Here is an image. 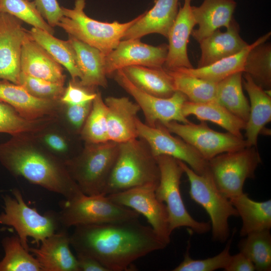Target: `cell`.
I'll list each match as a JSON object with an SVG mask.
<instances>
[{
    "label": "cell",
    "mask_w": 271,
    "mask_h": 271,
    "mask_svg": "<svg viewBox=\"0 0 271 271\" xmlns=\"http://www.w3.org/2000/svg\"><path fill=\"white\" fill-rule=\"evenodd\" d=\"M29 34L61 66L64 67L71 75L72 80L81 77L75 51L68 40L64 41L40 29L32 28Z\"/></svg>",
    "instance_id": "cell-32"
},
{
    "label": "cell",
    "mask_w": 271,
    "mask_h": 271,
    "mask_svg": "<svg viewBox=\"0 0 271 271\" xmlns=\"http://www.w3.org/2000/svg\"><path fill=\"white\" fill-rule=\"evenodd\" d=\"M26 31L21 20L9 14L0 13V79L18 84Z\"/></svg>",
    "instance_id": "cell-16"
},
{
    "label": "cell",
    "mask_w": 271,
    "mask_h": 271,
    "mask_svg": "<svg viewBox=\"0 0 271 271\" xmlns=\"http://www.w3.org/2000/svg\"><path fill=\"white\" fill-rule=\"evenodd\" d=\"M270 32L263 35L242 51L233 55L218 60L210 65L197 68L179 67L177 69L185 74L218 83L229 76L242 72L247 55L254 46L265 42L270 37Z\"/></svg>",
    "instance_id": "cell-27"
},
{
    "label": "cell",
    "mask_w": 271,
    "mask_h": 271,
    "mask_svg": "<svg viewBox=\"0 0 271 271\" xmlns=\"http://www.w3.org/2000/svg\"><path fill=\"white\" fill-rule=\"evenodd\" d=\"M58 215L60 225L68 229L78 225L138 219L140 214L112 201L107 196L82 193L72 199H65Z\"/></svg>",
    "instance_id": "cell-8"
},
{
    "label": "cell",
    "mask_w": 271,
    "mask_h": 271,
    "mask_svg": "<svg viewBox=\"0 0 271 271\" xmlns=\"http://www.w3.org/2000/svg\"><path fill=\"white\" fill-rule=\"evenodd\" d=\"M171 133L183 140L195 149L206 160L227 152L248 146L243 138L230 132H220L210 128L205 121L199 124L171 121L162 124Z\"/></svg>",
    "instance_id": "cell-11"
},
{
    "label": "cell",
    "mask_w": 271,
    "mask_h": 271,
    "mask_svg": "<svg viewBox=\"0 0 271 271\" xmlns=\"http://www.w3.org/2000/svg\"><path fill=\"white\" fill-rule=\"evenodd\" d=\"M54 119V116L34 120L26 119L11 106L0 101V132L12 136L33 134L44 130Z\"/></svg>",
    "instance_id": "cell-34"
},
{
    "label": "cell",
    "mask_w": 271,
    "mask_h": 271,
    "mask_svg": "<svg viewBox=\"0 0 271 271\" xmlns=\"http://www.w3.org/2000/svg\"><path fill=\"white\" fill-rule=\"evenodd\" d=\"M225 271H254L255 268L251 261L244 254L239 252L231 255Z\"/></svg>",
    "instance_id": "cell-45"
},
{
    "label": "cell",
    "mask_w": 271,
    "mask_h": 271,
    "mask_svg": "<svg viewBox=\"0 0 271 271\" xmlns=\"http://www.w3.org/2000/svg\"><path fill=\"white\" fill-rule=\"evenodd\" d=\"M0 12L9 14L34 28L44 30L52 35L51 27L42 17L34 1L29 0H0Z\"/></svg>",
    "instance_id": "cell-39"
},
{
    "label": "cell",
    "mask_w": 271,
    "mask_h": 271,
    "mask_svg": "<svg viewBox=\"0 0 271 271\" xmlns=\"http://www.w3.org/2000/svg\"><path fill=\"white\" fill-rule=\"evenodd\" d=\"M118 151L111 141L86 143L77 156L64 161L65 166L81 191L86 195H103Z\"/></svg>",
    "instance_id": "cell-4"
},
{
    "label": "cell",
    "mask_w": 271,
    "mask_h": 271,
    "mask_svg": "<svg viewBox=\"0 0 271 271\" xmlns=\"http://www.w3.org/2000/svg\"><path fill=\"white\" fill-rule=\"evenodd\" d=\"M242 72L235 73L217 84L215 100L246 123L250 105L243 92Z\"/></svg>",
    "instance_id": "cell-31"
},
{
    "label": "cell",
    "mask_w": 271,
    "mask_h": 271,
    "mask_svg": "<svg viewBox=\"0 0 271 271\" xmlns=\"http://www.w3.org/2000/svg\"><path fill=\"white\" fill-rule=\"evenodd\" d=\"M12 193L13 197L3 196L4 211L0 214V224L13 227L23 246L29 251V237L39 245L58 230L61 225L58 213L50 211L42 215L26 203L18 189H13Z\"/></svg>",
    "instance_id": "cell-6"
},
{
    "label": "cell",
    "mask_w": 271,
    "mask_h": 271,
    "mask_svg": "<svg viewBox=\"0 0 271 271\" xmlns=\"http://www.w3.org/2000/svg\"><path fill=\"white\" fill-rule=\"evenodd\" d=\"M239 32V26L233 19L225 32L217 30L201 41L199 43L201 55L197 67L236 54L246 47L249 44L241 37Z\"/></svg>",
    "instance_id": "cell-24"
},
{
    "label": "cell",
    "mask_w": 271,
    "mask_h": 271,
    "mask_svg": "<svg viewBox=\"0 0 271 271\" xmlns=\"http://www.w3.org/2000/svg\"><path fill=\"white\" fill-rule=\"evenodd\" d=\"M70 234L63 227L29 251L37 259L42 271H79L76 256L70 249Z\"/></svg>",
    "instance_id": "cell-17"
},
{
    "label": "cell",
    "mask_w": 271,
    "mask_h": 271,
    "mask_svg": "<svg viewBox=\"0 0 271 271\" xmlns=\"http://www.w3.org/2000/svg\"><path fill=\"white\" fill-rule=\"evenodd\" d=\"M37 98L60 101L64 85L27 75L21 72L18 84Z\"/></svg>",
    "instance_id": "cell-41"
},
{
    "label": "cell",
    "mask_w": 271,
    "mask_h": 271,
    "mask_svg": "<svg viewBox=\"0 0 271 271\" xmlns=\"http://www.w3.org/2000/svg\"><path fill=\"white\" fill-rule=\"evenodd\" d=\"M208 168L218 189L230 199L242 194L245 181L254 179L261 163L256 147L218 155L208 161Z\"/></svg>",
    "instance_id": "cell-10"
},
{
    "label": "cell",
    "mask_w": 271,
    "mask_h": 271,
    "mask_svg": "<svg viewBox=\"0 0 271 271\" xmlns=\"http://www.w3.org/2000/svg\"><path fill=\"white\" fill-rule=\"evenodd\" d=\"M138 138L118 144L104 196L148 184H158L160 171L156 158L146 143Z\"/></svg>",
    "instance_id": "cell-3"
},
{
    "label": "cell",
    "mask_w": 271,
    "mask_h": 271,
    "mask_svg": "<svg viewBox=\"0 0 271 271\" xmlns=\"http://www.w3.org/2000/svg\"><path fill=\"white\" fill-rule=\"evenodd\" d=\"M182 112L185 117L193 115L200 121H210L227 132L242 138L241 131L246 122L230 112L216 100L206 102H194L187 100L183 104Z\"/></svg>",
    "instance_id": "cell-29"
},
{
    "label": "cell",
    "mask_w": 271,
    "mask_h": 271,
    "mask_svg": "<svg viewBox=\"0 0 271 271\" xmlns=\"http://www.w3.org/2000/svg\"><path fill=\"white\" fill-rule=\"evenodd\" d=\"M179 162L189 181L191 198L201 206L210 218L212 239L224 242L230 234L229 218L238 217L236 209L218 189L210 174L199 175L184 162Z\"/></svg>",
    "instance_id": "cell-9"
},
{
    "label": "cell",
    "mask_w": 271,
    "mask_h": 271,
    "mask_svg": "<svg viewBox=\"0 0 271 271\" xmlns=\"http://www.w3.org/2000/svg\"><path fill=\"white\" fill-rule=\"evenodd\" d=\"M69 36L76 56L77 65L81 73L78 82L82 86L93 90L95 87H107L105 72V55L99 50Z\"/></svg>",
    "instance_id": "cell-26"
},
{
    "label": "cell",
    "mask_w": 271,
    "mask_h": 271,
    "mask_svg": "<svg viewBox=\"0 0 271 271\" xmlns=\"http://www.w3.org/2000/svg\"><path fill=\"white\" fill-rule=\"evenodd\" d=\"M33 134L12 136L0 144V163L13 175L63 196L66 200L83 193L69 174L64 161L40 148Z\"/></svg>",
    "instance_id": "cell-2"
},
{
    "label": "cell",
    "mask_w": 271,
    "mask_h": 271,
    "mask_svg": "<svg viewBox=\"0 0 271 271\" xmlns=\"http://www.w3.org/2000/svg\"><path fill=\"white\" fill-rule=\"evenodd\" d=\"M96 95L91 89L81 86L76 80L70 81L60 99L64 104H80L92 101Z\"/></svg>",
    "instance_id": "cell-42"
},
{
    "label": "cell",
    "mask_w": 271,
    "mask_h": 271,
    "mask_svg": "<svg viewBox=\"0 0 271 271\" xmlns=\"http://www.w3.org/2000/svg\"><path fill=\"white\" fill-rule=\"evenodd\" d=\"M265 42L249 51L243 73L248 74L257 85L269 91L271 88V45Z\"/></svg>",
    "instance_id": "cell-37"
},
{
    "label": "cell",
    "mask_w": 271,
    "mask_h": 271,
    "mask_svg": "<svg viewBox=\"0 0 271 271\" xmlns=\"http://www.w3.org/2000/svg\"><path fill=\"white\" fill-rule=\"evenodd\" d=\"M168 50L166 44L155 46L143 43L140 39L122 40L105 56L106 76H111L117 70L130 66L163 67Z\"/></svg>",
    "instance_id": "cell-15"
},
{
    "label": "cell",
    "mask_w": 271,
    "mask_h": 271,
    "mask_svg": "<svg viewBox=\"0 0 271 271\" xmlns=\"http://www.w3.org/2000/svg\"><path fill=\"white\" fill-rule=\"evenodd\" d=\"M160 171L159 183L155 193L163 202L168 213L170 232L181 227H186L196 233L201 234L211 229L210 222H200L194 219L187 211L181 191V179L183 170L179 160L169 156L156 157Z\"/></svg>",
    "instance_id": "cell-7"
},
{
    "label": "cell",
    "mask_w": 271,
    "mask_h": 271,
    "mask_svg": "<svg viewBox=\"0 0 271 271\" xmlns=\"http://www.w3.org/2000/svg\"><path fill=\"white\" fill-rule=\"evenodd\" d=\"M242 85L250 102L249 115L246 123V141L249 147H256L258 135L271 120V97L267 90L257 85L250 76L242 74Z\"/></svg>",
    "instance_id": "cell-25"
},
{
    "label": "cell",
    "mask_w": 271,
    "mask_h": 271,
    "mask_svg": "<svg viewBox=\"0 0 271 271\" xmlns=\"http://www.w3.org/2000/svg\"><path fill=\"white\" fill-rule=\"evenodd\" d=\"M239 252L253 263L255 270L271 269V234L269 230L253 232L243 237L238 244Z\"/></svg>",
    "instance_id": "cell-36"
},
{
    "label": "cell",
    "mask_w": 271,
    "mask_h": 271,
    "mask_svg": "<svg viewBox=\"0 0 271 271\" xmlns=\"http://www.w3.org/2000/svg\"><path fill=\"white\" fill-rule=\"evenodd\" d=\"M0 101L30 120L54 116L60 102L35 97L22 86L4 79H0Z\"/></svg>",
    "instance_id": "cell-20"
},
{
    "label": "cell",
    "mask_w": 271,
    "mask_h": 271,
    "mask_svg": "<svg viewBox=\"0 0 271 271\" xmlns=\"http://www.w3.org/2000/svg\"><path fill=\"white\" fill-rule=\"evenodd\" d=\"M104 102L109 141L119 144L138 138L136 122L141 110L138 104L126 97L109 96Z\"/></svg>",
    "instance_id": "cell-21"
},
{
    "label": "cell",
    "mask_w": 271,
    "mask_h": 271,
    "mask_svg": "<svg viewBox=\"0 0 271 271\" xmlns=\"http://www.w3.org/2000/svg\"><path fill=\"white\" fill-rule=\"evenodd\" d=\"M5 255L0 271H42L35 257L22 245L18 235L6 236L2 241Z\"/></svg>",
    "instance_id": "cell-35"
},
{
    "label": "cell",
    "mask_w": 271,
    "mask_h": 271,
    "mask_svg": "<svg viewBox=\"0 0 271 271\" xmlns=\"http://www.w3.org/2000/svg\"><path fill=\"white\" fill-rule=\"evenodd\" d=\"M92 101L80 104H65L67 119L75 128L81 129L90 111Z\"/></svg>",
    "instance_id": "cell-44"
},
{
    "label": "cell",
    "mask_w": 271,
    "mask_h": 271,
    "mask_svg": "<svg viewBox=\"0 0 271 271\" xmlns=\"http://www.w3.org/2000/svg\"><path fill=\"white\" fill-rule=\"evenodd\" d=\"M237 4L234 0H204L198 7L192 6L197 29L191 35L199 43L221 27L227 29L233 19Z\"/></svg>",
    "instance_id": "cell-23"
},
{
    "label": "cell",
    "mask_w": 271,
    "mask_h": 271,
    "mask_svg": "<svg viewBox=\"0 0 271 271\" xmlns=\"http://www.w3.org/2000/svg\"><path fill=\"white\" fill-rule=\"evenodd\" d=\"M166 70L172 78L175 91L182 93L188 100L194 102L215 100L217 83L185 74L177 69Z\"/></svg>",
    "instance_id": "cell-33"
},
{
    "label": "cell",
    "mask_w": 271,
    "mask_h": 271,
    "mask_svg": "<svg viewBox=\"0 0 271 271\" xmlns=\"http://www.w3.org/2000/svg\"><path fill=\"white\" fill-rule=\"evenodd\" d=\"M85 0H75L73 9L61 7L63 17L57 26L77 40L97 48L105 56L122 40L126 31L142 14L128 22H102L89 17L84 12Z\"/></svg>",
    "instance_id": "cell-5"
},
{
    "label": "cell",
    "mask_w": 271,
    "mask_h": 271,
    "mask_svg": "<svg viewBox=\"0 0 271 271\" xmlns=\"http://www.w3.org/2000/svg\"><path fill=\"white\" fill-rule=\"evenodd\" d=\"M0 13H1V12H0Z\"/></svg>",
    "instance_id": "cell-48"
},
{
    "label": "cell",
    "mask_w": 271,
    "mask_h": 271,
    "mask_svg": "<svg viewBox=\"0 0 271 271\" xmlns=\"http://www.w3.org/2000/svg\"><path fill=\"white\" fill-rule=\"evenodd\" d=\"M242 221L240 235L243 237L255 232L271 228V200L258 202L243 193L229 199Z\"/></svg>",
    "instance_id": "cell-28"
},
{
    "label": "cell",
    "mask_w": 271,
    "mask_h": 271,
    "mask_svg": "<svg viewBox=\"0 0 271 271\" xmlns=\"http://www.w3.org/2000/svg\"><path fill=\"white\" fill-rule=\"evenodd\" d=\"M192 0H184L169 31L168 50L163 67L166 70L176 68L193 67L187 53V46L193 28L196 25L192 12Z\"/></svg>",
    "instance_id": "cell-18"
},
{
    "label": "cell",
    "mask_w": 271,
    "mask_h": 271,
    "mask_svg": "<svg viewBox=\"0 0 271 271\" xmlns=\"http://www.w3.org/2000/svg\"><path fill=\"white\" fill-rule=\"evenodd\" d=\"M29 1H30V0H29Z\"/></svg>",
    "instance_id": "cell-49"
},
{
    "label": "cell",
    "mask_w": 271,
    "mask_h": 271,
    "mask_svg": "<svg viewBox=\"0 0 271 271\" xmlns=\"http://www.w3.org/2000/svg\"><path fill=\"white\" fill-rule=\"evenodd\" d=\"M179 0H156L154 7L125 32L122 40L140 39L151 34L168 38L178 12Z\"/></svg>",
    "instance_id": "cell-22"
},
{
    "label": "cell",
    "mask_w": 271,
    "mask_h": 271,
    "mask_svg": "<svg viewBox=\"0 0 271 271\" xmlns=\"http://www.w3.org/2000/svg\"><path fill=\"white\" fill-rule=\"evenodd\" d=\"M36 7L42 17L52 28L57 26L63 17L61 7L57 0H34Z\"/></svg>",
    "instance_id": "cell-43"
},
{
    "label": "cell",
    "mask_w": 271,
    "mask_h": 271,
    "mask_svg": "<svg viewBox=\"0 0 271 271\" xmlns=\"http://www.w3.org/2000/svg\"><path fill=\"white\" fill-rule=\"evenodd\" d=\"M21 72L30 76L64 84L65 75L62 66L31 37L25 35L21 56Z\"/></svg>",
    "instance_id": "cell-19"
},
{
    "label": "cell",
    "mask_w": 271,
    "mask_h": 271,
    "mask_svg": "<svg viewBox=\"0 0 271 271\" xmlns=\"http://www.w3.org/2000/svg\"><path fill=\"white\" fill-rule=\"evenodd\" d=\"M79 271H108L99 261L94 258L82 254H76Z\"/></svg>",
    "instance_id": "cell-47"
},
{
    "label": "cell",
    "mask_w": 271,
    "mask_h": 271,
    "mask_svg": "<svg viewBox=\"0 0 271 271\" xmlns=\"http://www.w3.org/2000/svg\"><path fill=\"white\" fill-rule=\"evenodd\" d=\"M86 143H101L109 141L107 129V109L101 94L96 92L90 111L81 129Z\"/></svg>",
    "instance_id": "cell-38"
},
{
    "label": "cell",
    "mask_w": 271,
    "mask_h": 271,
    "mask_svg": "<svg viewBox=\"0 0 271 271\" xmlns=\"http://www.w3.org/2000/svg\"><path fill=\"white\" fill-rule=\"evenodd\" d=\"M116 82L135 100L142 110L145 123L154 127L158 123L164 124L171 121L187 123L188 120L182 112L184 103L188 100L182 93L176 91L168 98H161L149 94L134 85L122 70L114 73Z\"/></svg>",
    "instance_id": "cell-13"
},
{
    "label": "cell",
    "mask_w": 271,
    "mask_h": 271,
    "mask_svg": "<svg viewBox=\"0 0 271 271\" xmlns=\"http://www.w3.org/2000/svg\"><path fill=\"white\" fill-rule=\"evenodd\" d=\"M121 70L134 85L149 94L168 98L176 92L172 78L163 67L134 65Z\"/></svg>",
    "instance_id": "cell-30"
},
{
    "label": "cell",
    "mask_w": 271,
    "mask_h": 271,
    "mask_svg": "<svg viewBox=\"0 0 271 271\" xmlns=\"http://www.w3.org/2000/svg\"><path fill=\"white\" fill-rule=\"evenodd\" d=\"M70 245L76 254L92 257L108 271H125L134 261L168 244L139 218L74 227Z\"/></svg>",
    "instance_id": "cell-1"
},
{
    "label": "cell",
    "mask_w": 271,
    "mask_h": 271,
    "mask_svg": "<svg viewBox=\"0 0 271 271\" xmlns=\"http://www.w3.org/2000/svg\"><path fill=\"white\" fill-rule=\"evenodd\" d=\"M136 125L138 138L146 143L156 158L171 156L184 162L199 175L210 174L208 161L180 137L173 136L162 124L152 127L138 118Z\"/></svg>",
    "instance_id": "cell-12"
},
{
    "label": "cell",
    "mask_w": 271,
    "mask_h": 271,
    "mask_svg": "<svg viewBox=\"0 0 271 271\" xmlns=\"http://www.w3.org/2000/svg\"><path fill=\"white\" fill-rule=\"evenodd\" d=\"M43 140L44 143L53 151L63 153L67 150V144L66 140L60 134L55 132L45 133Z\"/></svg>",
    "instance_id": "cell-46"
},
{
    "label": "cell",
    "mask_w": 271,
    "mask_h": 271,
    "mask_svg": "<svg viewBox=\"0 0 271 271\" xmlns=\"http://www.w3.org/2000/svg\"><path fill=\"white\" fill-rule=\"evenodd\" d=\"M157 185L148 184L107 196L112 201L143 215L154 232L168 245L172 233L169 229L168 213L165 204L156 195Z\"/></svg>",
    "instance_id": "cell-14"
},
{
    "label": "cell",
    "mask_w": 271,
    "mask_h": 271,
    "mask_svg": "<svg viewBox=\"0 0 271 271\" xmlns=\"http://www.w3.org/2000/svg\"><path fill=\"white\" fill-rule=\"evenodd\" d=\"M228 240L223 250L217 255L203 259L192 258L187 248L182 261L173 271H213L218 269H225L230 260V249L235 232Z\"/></svg>",
    "instance_id": "cell-40"
}]
</instances>
